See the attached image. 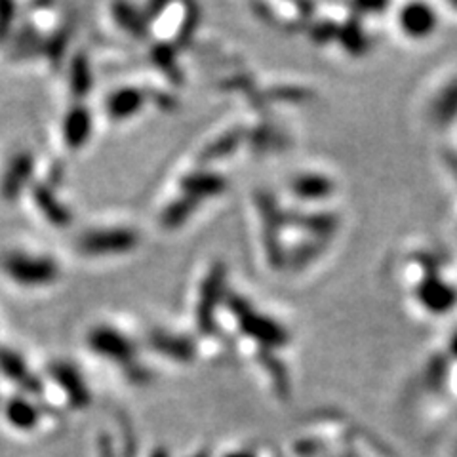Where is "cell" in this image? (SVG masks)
Returning a JSON list of instances; mask_svg holds the SVG:
<instances>
[{
    "mask_svg": "<svg viewBox=\"0 0 457 457\" xmlns=\"http://www.w3.org/2000/svg\"><path fill=\"white\" fill-rule=\"evenodd\" d=\"M6 269L12 278L21 284H48L55 275V269L50 262L29 255H12Z\"/></svg>",
    "mask_w": 457,
    "mask_h": 457,
    "instance_id": "7a4b0ae2",
    "label": "cell"
},
{
    "mask_svg": "<svg viewBox=\"0 0 457 457\" xmlns=\"http://www.w3.org/2000/svg\"><path fill=\"white\" fill-rule=\"evenodd\" d=\"M139 94H134V92H124L120 96H117L112 99V107L111 111L117 114V117H124V114H130L134 112L136 109H139Z\"/></svg>",
    "mask_w": 457,
    "mask_h": 457,
    "instance_id": "3957f363",
    "label": "cell"
},
{
    "mask_svg": "<svg viewBox=\"0 0 457 457\" xmlns=\"http://www.w3.org/2000/svg\"><path fill=\"white\" fill-rule=\"evenodd\" d=\"M398 29L410 40H425L435 33L438 18L431 6L408 4L398 13Z\"/></svg>",
    "mask_w": 457,
    "mask_h": 457,
    "instance_id": "6da1fadb",
    "label": "cell"
}]
</instances>
